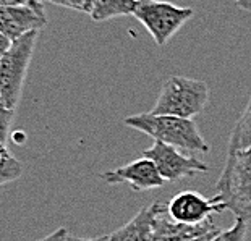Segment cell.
I'll use <instances>...</instances> for the list:
<instances>
[{
  "mask_svg": "<svg viewBox=\"0 0 251 241\" xmlns=\"http://www.w3.org/2000/svg\"><path fill=\"white\" fill-rule=\"evenodd\" d=\"M126 126L144 135L151 136L154 141H161L174 146L180 151L191 154H207L209 144L198 130L196 123L190 119L174 115H156L152 112L130 115L124 120Z\"/></svg>",
  "mask_w": 251,
  "mask_h": 241,
  "instance_id": "6da1fadb",
  "label": "cell"
},
{
  "mask_svg": "<svg viewBox=\"0 0 251 241\" xmlns=\"http://www.w3.org/2000/svg\"><path fill=\"white\" fill-rule=\"evenodd\" d=\"M214 190L226 211H230L235 218L251 220V146L227 151Z\"/></svg>",
  "mask_w": 251,
  "mask_h": 241,
  "instance_id": "7a4b0ae2",
  "label": "cell"
},
{
  "mask_svg": "<svg viewBox=\"0 0 251 241\" xmlns=\"http://www.w3.org/2000/svg\"><path fill=\"white\" fill-rule=\"evenodd\" d=\"M209 102V86L201 79L188 76H169L152 107L156 115H174L190 119L200 115Z\"/></svg>",
  "mask_w": 251,
  "mask_h": 241,
  "instance_id": "3957f363",
  "label": "cell"
},
{
  "mask_svg": "<svg viewBox=\"0 0 251 241\" xmlns=\"http://www.w3.org/2000/svg\"><path fill=\"white\" fill-rule=\"evenodd\" d=\"M39 31L13 41L0 60V99L10 110H15L21 99V91L28 73Z\"/></svg>",
  "mask_w": 251,
  "mask_h": 241,
  "instance_id": "277c9868",
  "label": "cell"
},
{
  "mask_svg": "<svg viewBox=\"0 0 251 241\" xmlns=\"http://www.w3.org/2000/svg\"><path fill=\"white\" fill-rule=\"evenodd\" d=\"M195 10L191 7H178L165 0H136L133 12L140 23L149 31L157 46H165L193 18Z\"/></svg>",
  "mask_w": 251,
  "mask_h": 241,
  "instance_id": "5b68a950",
  "label": "cell"
},
{
  "mask_svg": "<svg viewBox=\"0 0 251 241\" xmlns=\"http://www.w3.org/2000/svg\"><path fill=\"white\" fill-rule=\"evenodd\" d=\"M143 157L152 160L161 176L169 183L186 178V176L209 172V165L206 162L196 159L191 154L185 155L183 152H180V149L164 144L161 141H154L151 147L144 149Z\"/></svg>",
  "mask_w": 251,
  "mask_h": 241,
  "instance_id": "8992f818",
  "label": "cell"
},
{
  "mask_svg": "<svg viewBox=\"0 0 251 241\" xmlns=\"http://www.w3.org/2000/svg\"><path fill=\"white\" fill-rule=\"evenodd\" d=\"M226 211L219 197H204L196 191H180L167 202V216L183 225H200L209 220L212 214Z\"/></svg>",
  "mask_w": 251,
  "mask_h": 241,
  "instance_id": "52a82bcc",
  "label": "cell"
},
{
  "mask_svg": "<svg viewBox=\"0 0 251 241\" xmlns=\"http://www.w3.org/2000/svg\"><path fill=\"white\" fill-rule=\"evenodd\" d=\"M100 178L107 181L109 185L126 183L136 193L161 188L165 183V180L159 173L157 167L148 157L136 159L133 162L124 165V167L100 173Z\"/></svg>",
  "mask_w": 251,
  "mask_h": 241,
  "instance_id": "ba28073f",
  "label": "cell"
},
{
  "mask_svg": "<svg viewBox=\"0 0 251 241\" xmlns=\"http://www.w3.org/2000/svg\"><path fill=\"white\" fill-rule=\"evenodd\" d=\"M46 24L47 18L42 12V3L0 7V31L12 42L33 31H41Z\"/></svg>",
  "mask_w": 251,
  "mask_h": 241,
  "instance_id": "9c48e42d",
  "label": "cell"
},
{
  "mask_svg": "<svg viewBox=\"0 0 251 241\" xmlns=\"http://www.w3.org/2000/svg\"><path fill=\"white\" fill-rule=\"evenodd\" d=\"M167 209L164 201H154L144 206L130 222L110 233V241H151L154 233V220L162 211Z\"/></svg>",
  "mask_w": 251,
  "mask_h": 241,
  "instance_id": "30bf717a",
  "label": "cell"
},
{
  "mask_svg": "<svg viewBox=\"0 0 251 241\" xmlns=\"http://www.w3.org/2000/svg\"><path fill=\"white\" fill-rule=\"evenodd\" d=\"M217 230V227L211 220L200 225H183L174 222L167 216V209L162 211L154 220V233L151 241H193L201 237Z\"/></svg>",
  "mask_w": 251,
  "mask_h": 241,
  "instance_id": "8fae6325",
  "label": "cell"
},
{
  "mask_svg": "<svg viewBox=\"0 0 251 241\" xmlns=\"http://www.w3.org/2000/svg\"><path fill=\"white\" fill-rule=\"evenodd\" d=\"M136 0H91L89 17L94 21H107L119 17L133 15Z\"/></svg>",
  "mask_w": 251,
  "mask_h": 241,
  "instance_id": "7c38bea8",
  "label": "cell"
},
{
  "mask_svg": "<svg viewBox=\"0 0 251 241\" xmlns=\"http://www.w3.org/2000/svg\"><path fill=\"white\" fill-rule=\"evenodd\" d=\"M248 146H251V96L247 109L235 123L230 139H228L227 151H235V149H243Z\"/></svg>",
  "mask_w": 251,
  "mask_h": 241,
  "instance_id": "4fadbf2b",
  "label": "cell"
},
{
  "mask_svg": "<svg viewBox=\"0 0 251 241\" xmlns=\"http://www.w3.org/2000/svg\"><path fill=\"white\" fill-rule=\"evenodd\" d=\"M20 175L21 164L10 154L5 143H0V186L17 180Z\"/></svg>",
  "mask_w": 251,
  "mask_h": 241,
  "instance_id": "5bb4252c",
  "label": "cell"
},
{
  "mask_svg": "<svg viewBox=\"0 0 251 241\" xmlns=\"http://www.w3.org/2000/svg\"><path fill=\"white\" fill-rule=\"evenodd\" d=\"M248 232V222L237 218L235 223L227 230H219L211 241H245Z\"/></svg>",
  "mask_w": 251,
  "mask_h": 241,
  "instance_id": "9a60e30c",
  "label": "cell"
},
{
  "mask_svg": "<svg viewBox=\"0 0 251 241\" xmlns=\"http://www.w3.org/2000/svg\"><path fill=\"white\" fill-rule=\"evenodd\" d=\"M13 112L15 110H10L3 104H0V143H3L5 138H7L10 121L13 119Z\"/></svg>",
  "mask_w": 251,
  "mask_h": 241,
  "instance_id": "2e32d148",
  "label": "cell"
},
{
  "mask_svg": "<svg viewBox=\"0 0 251 241\" xmlns=\"http://www.w3.org/2000/svg\"><path fill=\"white\" fill-rule=\"evenodd\" d=\"M39 2H42V0H39ZM44 2H50V3H54V5H58V7L75 10V12L88 13L86 0H44Z\"/></svg>",
  "mask_w": 251,
  "mask_h": 241,
  "instance_id": "e0dca14e",
  "label": "cell"
},
{
  "mask_svg": "<svg viewBox=\"0 0 251 241\" xmlns=\"http://www.w3.org/2000/svg\"><path fill=\"white\" fill-rule=\"evenodd\" d=\"M68 238V232H67V228H57L55 232H52L50 235H47L46 238H41V240H37V241H67Z\"/></svg>",
  "mask_w": 251,
  "mask_h": 241,
  "instance_id": "ac0fdd59",
  "label": "cell"
},
{
  "mask_svg": "<svg viewBox=\"0 0 251 241\" xmlns=\"http://www.w3.org/2000/svg\"><path fill=\"white\" fill-rule=\"evenodd\" d=\"M39 0H0V7H25V5H37Z\"/></svg>",
  "mask_w": 251,
  "mask_h": 241,
  "instance_id": "d6986e66",
  "label": "cell"
},
{
  "mask_svg": "<svg viewBox=\"0 0 251 241\" xmlns=\"http://www.w3.org/2000/svg\"><path fill=\"white\" fill-rule=\"evenodd\" d=\"M10 46H12V41L0 31V60H2V57L5 55V52L10 49Z\"/></svg>",
  "mask_w": 251,
  "mask_h": 241,
  "instance_id": "ffe728a7",
  "label": "cell"
},
{
  "mask_svg": "<svg viewBox=\"0 0 251 241\" xmlns=\"http://www.w3.org/2000/svg\"><path fill=\"white\" fill-rule=\"evenodd\" d=\"M67 241H110V237L109 235H105V237H99V238H78V237H72V235H68Z\"/></svg>",
  "mask_w": 251,
  "mask_h": 241,
  "instance_id": "44dd1931",
  "label": "cell"
},
{
  "mask_svg": "<svg viewBox=\"0 0 251 241\" xmlns=\"http://www.w3.org/2000/svg\"><path fill=\"white\" fill-rule=\"evenodd\" d=\"M233 2L245 12H251V0H233Z\"/></svg>",
  "mask_w": 251,
  "mask_h": 241,
  "instance_id": "7402d4cb",
  "label": "cell"
},
{
  "mask_svg": "<svg viewBox=\"0 0 251 241\" xmlns=\"http://www.w3.org/2000/svg\"><path fill=\"white\" fill-rule=\"evenodd\" d=\"M86 5H88V15H89V10H91V0H86Z\"/></svg>",
  "mask_w": 251,
  "mask_h": 241,
  "instance_id": "603a6c76",
  "label": "cell"
}]
</instances>
